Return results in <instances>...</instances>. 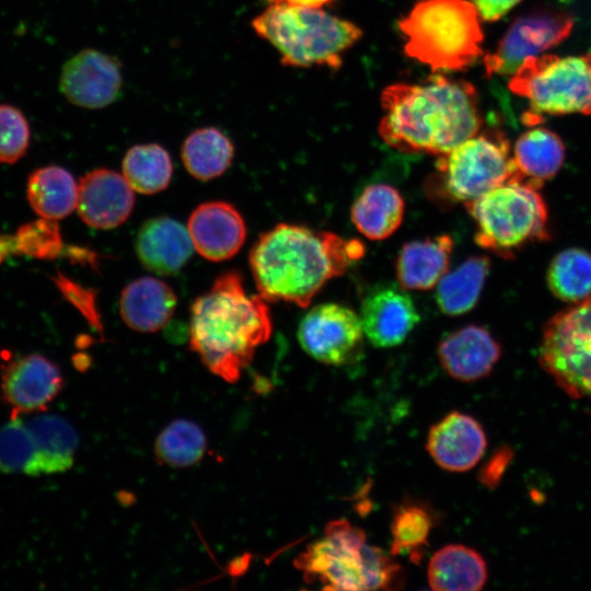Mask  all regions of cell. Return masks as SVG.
I'll return each instance as SVG.
<instances>
[{"mask_svg": "<svg viewBox=\"0 0 591 591\" xmlns=\"http://www.w3.org/2000/svg\"><path fill=\"white\" fill-rule=\"evenodd\" d=\"M381 105V138L406 153L443 155L476 136L483 125L476 89L443 76L389 85Z\"/></svg>", "mask_w": 591, "mask_h": 591, "instance_id": "cell-1", "label": "cell"}, {"mask_svg": "<svg viewBox=\"0 0 591 591\" xmlns=\"http://www.w3.org/2000/svg\"><path fill=\"white\" fill-rule=\"evenodd\" d=\"M26 196L38 216L58 220L77 208L78 184L66 169L48 165L30 175Z\"/></svg>", "mask_w": 591, "mask_h": 591, "instance_id": "cell-27", "label": "cell"}, {"mask_svg": "<svg viewBox=\"0 0 591 591\" xmlns=\"http://www.w3.org/2000/svg\"><path fill=\"white\" fill-rule=\"evenodd\" d=\"M479 19L467 0H419L398 22L405 53L432 70L466 69L483 54Z\"/></svg>", "mask_w": 591, "mask_h": 591, "instance_id": "cell-5", "label": "cell"}, {"mask_svg": "<svg viewBox=\"0 0 591 591\" xmlns=\"http://www.w3.org/2000/svg\"><path fill=\"white\" fill-rule=\"evenodd\" d=\"M487 437L482 425L472 416L452 412L433 425L426 449L433 461L450 472L472 470L483 457Z\"/></svg>", "mask_w": 591, "mask_h": 591, "instance_id": "cell-17", "label": "cell"}, {"mask_svg": "<svg viewBox=\"0 0 591 591\" xmlns=\"http://www.w3.org/2000/svg\"><path fill=\"white\" fill-rule=\"evenodd\" d=\"M1 394L13 416L43 412L63 387L59 367L39 354L16 357L1 372Z\"/></svg>", "mask_w": 591, "mask_h": 591, "instance_id": "cell-14", "label": "cell"}, {"mask_svg": "<svg viewBox=\"0 0 591 591\" xmlns=\"http://www.w3.org/2000/svg\"><path fill=\"white\" fill-rule=\"evenodd\" d=\"M15 236L16 254L38 259H53L63 252L56 220L40 218L23 224Z\"/></svg>", "mask_w": 591, "mask_h": 591, "instance_id": "cell-35", "label": "cell"}, {"mask_svg": "<svg viewBox=\"0 0 591 591\" xmlns=\"http://www.w3.org/2000/svg\"><path fill=\"white\" fill-rule=\"evenodd\" d=\"M155 459L173 468L197 464L205 455L207 438L202 428L188 419L170 422L155 439Z\"/></svg>", "mask_w": 591, "mask_h": 591, "instance_id": "cell-32", "label": "cell"}, {"mask_svg": "<svg viewBox=\"0 0 591 591\" xmlns=\"http://www.w3.org/2000/svg\"><path fill=\"white\" fill-rule=\"evenodd\" d=\"M363 337L359 315L337 303L315 305L298 327L302 349L328 366H344L355 360L361 352Z\"/></svg>", "mask_w": 591, "mask_h": 591, "instance_id": "cell-11", "label": "cell"}, {"mask_svg": "<svg viewBox=\"0 0 591 591\" xmlns=\"http://www.w3.org/2000/svg\"><path fill=\"white\" fill-rule=\"evenodd\" d=\"M123 85L118 61L96 49H82L66 61L59 88L73 105L99 109L115 102Z\"/></svg>", "mask_w": 591, "mask_h": 591, "instance_id": "cell-13", "label": "cell"}, {"mask_svg": "<svg viewBox=\"0 0 591 591\" xmlns=\"http://www.w3.org/2000/svg\"><path fill=\"white\" fill-rule=\"evenodd\" d=\"M181 155L185 169L193 177L209 181L229 169L234 147L219 129L204 127L188 135L183 142Z\"/></svg>", "mask_w": 591, "mask_h": 591, "instance_id": "cell-29", "label": "cell"}, {"mask_svg": "<svg viewBox=\"0 0 591 591\" xmlns=\"http://www.w3.org/2000/svg\"><path fill=\"white\" fill-rule=\"evenodd\" d=\"M513 459V450L507 445L497 449L478 472V480L487 488L499 486Z\"/></svg>", "mask_w": 591, "mask_h": 591, "instance_id": "cell-38", "label": "cell"}, {"mask_svg": "<svg viewBox=\"0 0 591 591\" xmlns=\"http://www.w3.org/2000/svg\"><path fill=\"white\" fill-rule=\"evenodd\" d=\"M31 130L25 115L15 106L0 104V163L20 160L30 146Z\"/></svg>", "mask_w": 591, "mask_h": 591, "instance_id": "cell-36", "label": "cell"}, {"mask_svg": "<svg viewBox=\"0 0 591 591\" xmlns=\"http://www.w3.org/2000/svg\"><path fill=\"white\" fill-rule=\"evenodd\" d=\"M35 456L34 442L26 422L16 416L0 428V471L30 474Z\"/></svg>", "mask_w": 591, "mask_h": 591, "instance_id": "cell-34", "label": "cell"}, {"mask_svg": "<svg viewBox=\"0 0 591 591\" xmlns=\"http://www.w3.org/2000/svg\"><path fill=\"white\" fill-rule=\"evenodd\" d=\"M521 0H474L479 15L487 22H494L509 12Z\"/></svg>", "mask_w": 591, "mask_h": 591, "instance_id": "cell-39", "label": "cell"}, {"mask_svg": "<svg viewBox=\"0 0 591 591\" xmlns=\"http://www.w3.org/2000/svg\"><path fill=\"white\" fill-rule=\"evenodd\" d=\"M173 164L169 152L158 143L131 147L123 160V175L130 187L141 194L165 189L172 178Z\"/></svg>", "mask_w": 591, "mask_h": 591, "instance_id": "cell-31", "label": "cell"}, {"mask_svg": "<svg viewBox=\"0 0 591 591\" xmlns=\"http://www.w3.org/2000/svg\"><path fill=\"white\" fill-rule=\"evenodd\" d=\"M512 157L521 176L540 188L563 166L565 146L552 130L536 127L517 139Z\"/></svg>", "mask_w": 591, "mask_h": 591, "instance_id": "cell-26", "label": "cell"}, {"mask_svg": "<svg viewBox=\"0 0 591 591\" xmlns=\"http://www.w3.org/2000/svg\"><path fill=\"white\" fill-rule=\"evenodd\" d=\"M359 317L364 337L379 348L402 344L420 320L412 297L395 285L371 290L362 300Z\"/></svg>", "mask_w": 591, "mask_h": 591, "instance_id": "cell-15", "label": "cell"}, {"mask_svg": "<svg viewBox=\"0 0 591 591\" xmlns=\"http://www.w3.org/2000/svg\"><path fill=\"white\" fill-rule=\"evenodd\" d=\"M55 282L66 300H68L89 324L100 333L102 332L101 316L96 308L95 293L92 289H86L59 274Z\"/></svg>", "mask_w": 591, "mask_h": 591, "instance_id": "cell-37", "label": "cell"}, {"mask_svg": "<svg viewBox=\"0 0 591 591\" xmlns=\"http://www.w3.org/2000/svg\"><path fill=\"white\" fill-rule=\"evenodd\" d=\"M436 171L432 190L444 200L464 205L521 175L509 140L499 130L478 132L440 155Z\"/></svg>", "mask_w": 591, "mask_h": 591, "instance_id": "cell-8", "label": "cell"}, {"mask_svg": "<svg viewBox=\"0 0 591 591\" xmlns=\"http://www.w3.org/2000/svg\"><path fill=\"white\" fill-rule=\"evenodd\" d=\"M267 301L250 296L242 276L223 273L190 309L189 346L206 368L223 381L236 382L256 348L273 331Z\"/></svg>", "mask_w": 591, "mask_h": 591, "instance_id": "cell-3", "label": "cell"}, {"mask_svg": "<svg viewBox=\"0 0 591 591\" xmlns=\"http://www.w3.org/2000/svg\"><path fill=\"white\" fill-rule=\"evenodd\" d=\"M189 232L170 217L148 220L136 236V254L142 265L157 275L177 274L192 257Z\"/></svg>", "mask_w": 591, "mask_h": 591, "instance_id": "cell-20", "label": "cell"}, {"mask_svg": "<svg viewBox=\"0 0 591 591\" xmlns=\"http://www.w3.org/2000/svg\"><path fill=\"white\" fill-rule=\"evenodd\" d=\"M454 241L440 234L405 243L395 260L396 278L401 287L428 290L437 286L448 273Z\"/></svg>", "mask_w": 591, "mask_h": 591, "instance_id": "cell-21", "label": "cell"}, {"mask_svg": "<svg viewBox=\"0 0 591 591\" xmlns=\"http://www.w3.org/2000/svg\"><path fill=\"white\" fill-rule=\"evenodd\" d=\"M364 255L355 239L280 223L262 233L250 253L252 275L266 301L306 308L324 285Z\"/></svg>", "mask_w": 591, "mask_h": 591, "instance_id": "cell-2", "label": "cell"}, {"mask_svg": "<svg viewBox=\"0 0 591 591\" xmlns=\"http://www.w3.org/2000/svg\"><path fill=\"white\" fill-rule=\"evenodd\" d=\"M404 213L405 201L401 193L383 183L367 186L350 209L356 229L373 241L391 236L402 224Z\"/></svg>", "mask_w": 591, "mask_h": 591, "instance_id": "cell-25", "label": "cell"}, {"mask_svg": "<svg viewBox=\"0 0 591 591\" xmlns=\"http://www.w3.org/2000/svg\"><path fill=\"white\" fill-rule=\"evenodd\" d=\"M501 356V347L488 329L466 325L444 336L438 346V358L454 380L475 382L491 373Z\"/></svg>", "mask_w": 591, "mask_h": 591, "instance_id": "cell-19", "label": "cell"}, {"mask_svg": "<svg viewBox=\"0 0 591 591\" xmlns=\"http://www.w3.org/2000/svg\"><path fill=\"white\" fill-rule=\"evenodd\" d=\"M547 286L561 301L577 303L591 297V254L581 248L559 252L547 269Z\"/></svg>", "mask_w": 591, "mask_h": 591, "instance_id": "cell-33", "label": "cell"}, {"mask_svg": "<svg viewBox=\"0 0 591 591\" xmlns=\"http://www.w3.org/2000/svg\"><path fill=\"white\" fill-rule=\"evenodd\" d=\"M490 269L486 256H473L464 260L439 280L436 301L441 312L460 315L472 310L483 290Z\"/></svg>", "mask_w": 591, "mask_h": 591, "instance_id": "cell-28", "label": "cell"}, {"mask_svg": "<svg viewBox=\"0 0 591 591\" xmlns=\"http://www.w3.org/2000/svg\"><path fill=\"white\" fill-rule=\"evenodd\" d=\"M9 255L16 254V243L14 235L0 234V264Z\"/></svg>", "mask_w": 591, "mask_h": 591, "instance_id": "cell-40", "label": "cell"}, {"mask_svg": "<svg viewBox=\"0 0 591 591\" xmlns=\"http://www.w3.org/2000/svg\"><path fill=\"white\" fill-rule=\"evenodd\" d=\"M538 361L570 397L591 399V297L546 322Z\"/></svg>", "mask_w": 591, "mask_h": 591, "instance_id": "cell-10", "label": "cell"}, {"mask_svg": "<svg viewBox=\"0 0 591 591\" xmlns=\"http://www.w3.org/2000/svg\"><path fill=\"white\" fill-rule=\"evenodd\" d=\"M35 456L28 476L63 473L74 463L79 437L72 425L57 415H43L26 422Z\"/></svg>", "mask_w": 591, "mask_h": 591, "instance_id": "cell-23", "label": "cell"}, {"mask_svg": "<svg viewBox=\"0 0 591 591\" xmlns=\"http://www.w3.org/2000/svg\"><path fill=\"white\" fill-rule=\"evenodd\" d=\"M294 566L306 582H320L325 590L392 589L401 578L398 565L346 520L327 523L324 535L296 558Z\"/></svg>", "mask_w": 591, "mask_h": 591, "instance_id": "cell-4", "label": "cell"}, {"mask_svg": "<svg viewBox=\"0 0 591 591\" xmlns=\"http://www.w3.org/2000/svg\"><path fill=\"white\" fill-rule=\"evenodd\" d=\"M487 579L484 557L462 544H450L438 549L428 565V581L437 591H478Z\"/></svg>", "mask_w": 591, "mask_h": 591, "instance_id": "cell-24", "label": "cell"}, {"mask_svg": "<svg viewBox=\"0 0 591 591\" xmlns=\"http://www.w3.org/2000/svg\"><path fill=\"white\" fill-rule=\"evenodd\" d=\"M132 190L123 174L108 169L93 170L78 184V213L84 223L95 229L118 227L134 209Z\"/></svg>", "mask_w": 591, "mask_h": 591, "instance_id": "cell-16", "label": "cell"}, {"mask_svg": "<svg viewBox=\"0 0 591 591\" xmlns=\"http://www.w3.org/2000/svg\"><path fill=\"white\" fill-rule=\"evenodd\" d=\"M176 301L174 291L164 281L140 277L123 290L119 313L125 324L134 331L158 332L172 318Z\"/></svg>", "mask_w": 591, "mask_h": 591, "instance_id": "cell-22", "label": "cell"}, {"mask_svg": "<svg viewBox=\"0 0 591 591\" xmlns=\"http://www.w3.org/2000/svg\"><path fill=\"white\" fill-rule=\"evenodd\" d=\"M465 206L476 225V244L502 258L549 236L546 204L538 187L521 175Z\"/></svg>", "mask_w": 591, "mask_h": 591, "instance_id": "cell-7", "label": "cell"}, {"mask_svg": "<svg viewBox=\"0 0 591 591\" xmlns=\"http://www.w3.org/2000/svg\"><path fill=\"white\" fill-rule=\"evenodd\" d=\"M187 230L194 248L204 258L212 262L233 257L246 237L243 217L225 201L199 205L188 219Z\"/></svg>", "mask_w": 591, "mask_h": 591, "instance_id": "cell-18", "label": "cell"}, {"mask_svg": "<svg viewBox=\"0 0 591 591\" xmlns=\"http://www.w3.org/2000/svg\"><path fill=\"white\" fill-rule=\"evenodd\" d=\"M573 18L560 11H537L519 16L495 51L484 57L487 77L512 76L528 57L537 56L571 33Z\"/></svg>", "mask_w": 591, "mask_h": 591, "instance_id": "cell-12", "label": "cell"}, {"mask_svg": "<svg viewBox=\"0 0 591 591\" xmlns=\"http://www.w3.org/2000/svg\"><path fill=\"white\" fill-rule=\"evenodd\" d=\"M252 26L281 55V63L291 67L326 66L337 69L343 54L362 36L349 21L320 9L269 3Z\"/></svg>", "mask_w": 591, "mask_h": 591, "instance_id": "cell-6", "label": "cell"}, {"mask_svg": "<svg viewBox=\"0 0 591 591\" xmlns=\"http://www.w3.org/2000/svg\"><path fill=\"white\" fill-rule=\"evenodd\" d=\"M269 3H286L294 7L320 9L333 0H267Z\"/></svg>", "mask_w": 591, "mask_h": 591, "instance_id": "cell-41", "label": "cell"}, {"mask_svg": "<svg viewBox=\"0 0 591 591\" xmlns=\"http://www.w3.org/2000/svg\"><path fill=\"white\" fill-rule=\"evenodd\" d=\"M434 522V513L426 503L413 500L398 503L391 521V554L407 555L413 563H419Z\"/></svg>", "mask_w": 591, "mask_h": 591, "instance_id": "cell-30", "label": "cell"}, {"mask_svg": "<svg viewBox=\"0 0 591 591\" xmlns=\"http://www.w3.org/2000/svg\"><path fill=\"white\" fill-rule=\"evenodd\" d=\"M509 89L526 99L531 114L591 115V50L578 56H532L511 76Z\"/></svg>", "mask_w": 591, "mask_h": 591, "instance_id": "cell-9", "label": "cell"}]
</instances>
